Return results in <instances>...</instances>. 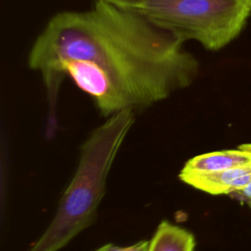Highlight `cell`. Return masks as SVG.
<instances>
[{
    "mask_svg": "<svg viewBox=\"0 0 251 251\" xmlns=\"http://www.w3.org/2000/svg\"><path fill=\"white\" fill-rule=\"evenodd\" d=\"M27 66L53 96L69 75L105 117L143 110L188 87L200 67L184 41L100 0L52 16L30 47Z\"/></svg>",
    "mask_w": 251,
    "mask_h": 251,
    "instance_id": "cell-1",
    "label": "cell"
},
{
    "mask_svg": "<svg viewBox=\"0 0 251 251\" xmlns=\"http://www.w3.org/2000/svg\"><path fill=\"white\" fill-rule=\"evenodd\" d=\"M133 121L134 111L126 109L110 116L90 133L52 222L28 251H58L92 223L107 176Z\"/></svg>",
    "mask_w": 251,
    "mask_h": 251,
    "instance_id": "cell-2",
    "label": "cell"
},
{
    "mask_svg": "<svg viewBox=\"0 0 251 251\" xmlns=\"http://www.w3.org/2000/svg\"><path fill=\"white\" fill-rule=\"evenodd\" d=\"M118 7L209 51L221 50L235 39L251 14V0H137Z\"/></svg>",
    "mask_w": 251,
    "mask_h": 251,
    "instance_id": "cell-3",
    "label": "cell"
},
{
    "mask_svg": "<svg viewBox=\"0 0 251 251\" xmlns=\"http://www.w3.org/2000/svg\"><path fill=\"white\" fill-rule=\"evenodd\" d=\"M179 178L186 184L209 194H233L251 182V162L212 173L180 172Z\"/></svg>",
    "mask_w": 251,
    "mask_h": 251,
    "instance_id": "cell-4",
    "label": "cell"
},
{
    "mask_svg": "<svg viewBox=\"0 0 251 251\" xmlns=\"http://www.w3.org/2000/svg\"><path fill=\"white\" fill-rule=\"evenodd\" d=\"M251 162V153L239 148L204 153L189 159L181 172L212 173L236 168Z\"/></svg>",
    "mask_w": 251,
    "mask_h": 251,
    "instance_id": "cell-5",
    "label": "cell"
},
{
    "mask_svg": "<svg viewBox=\"0 0 251 251\" xmlns=\"http://www.w3.org/2000/svg\"><path fill=\"white\" fill-rule=\"evenodd\" d=\"M195 244L190 231L165 220L149 240L147 251H194Z\"/></svg>",
    "mask_w": 251,
    "mask_h": 251,
    "instance_id": "cell-6",
    "label": "cell"
},
{
    "mask_svg": "<svg viewBox=\"0 0 251 251\" xmlns=\"http://www.w3.org/2000/svg\"><path fill=\"white\" fill-rule=\"evenodd\" d=\"M148 244H149V240H141L133 245L126 246V247H120L113 244H106L100 247L99 249H97L96 251H147Z\"/></svg>",
    "mask_w": 251,
    "mask_h": 251,
    "instance_id": "cell-7",
    "label": "cell"
},
{
    "mask_svg": "<svg viewBox=\"0 0 251 251\" xmlns=\"http://www.w3.org/2000/svg\"><path fill=\"white\" fill-rule=\"evenodd\" d=\"M233 195H235L239 200L244 202L251 210V182L242 189L234 192Z\"/></svg>",
    "mask_w": 251,
    "mask_h": 251,
    "instance_id": "cell-8",
    "label": "cell"
},
{
    "mask_svg": "<svg viewBox=\"0 0 251 251\" xmlns=\"http://www.w3.org/2000/svg\"><path fill=\"white\" fill-rule=\"evenodd\" d=\"M100 1H105V2H108V3L114 4L116 6H119V5L126 4V3H131V2H134V1H137V0H100Z\"/></svg>",
    "mask_w": 251,
    "mask_h": 251,
    "instance_id": "cell-9",
    "label": "cell"
},
{
    "mask_svg": "<svg viewBox=\"0 0 251 251\" xmlns=\"http://www.w3.org/2000/svg\"><path fill=\"white\" fill-rule=\"evenodd\" d=\"M238 148L241 149V150L248 151V152L251 153V143H243V144H240V145H238Z\"/></svg>",
    "mask_w": 251,
    "mask_h": 251,
    "instance_id": "cell-10",
    "label": "cell"
}]
</instances>
